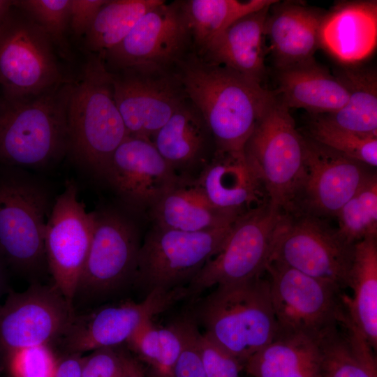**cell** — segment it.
Here are the masks:
<instances>
[{
	"mask_svg": "<svg viewBox=\"0 0 377 377\" xmlns=\"http://www.w3.org/2000/svg\"><path fill=\"white\" fill-rule=\"evenodd\" d=\"M320 377H377L374 350L346 310L319 334Z\"/></svg>",
	"mask_w": 377,
	"mask_h": 377,
	"instance_id": "28",
	"label": "cell"
},
{
	"mask_svg": "<svg viewBox=\"0 0 377 377\" xmlns=\"http://www.w3.org/2000/svg\"><path fill=\"white\" fill-rule=\"evenodd\" d=\"M244 154L269 204L292 214L303 176L302 136L278 96L256 124Z\"/></svg>",
	"mask_w": 377,
	"mask_h": 377,
	"instance_id": "7",
	"label": "cell"
},
{
	"mask_svg": "<svg viewBox=\"0 0 377 377\" xmlns=\"http://www.w3.org/2000/svg\"><path fill=\"white\" fill-rule=\"evenodd\" d=\"M55 198L42 178L0 165V250L8 266L26 277L49 272L44 237Z\"/></svg>",
	"mask_w": 377,
	"mask_h": 377,
	"instance_id": "5",
	"label": "cell"
},
{
	"mask_svg": "<svg viewBox=\"0 0 377 377\" xmlns=\"http://www.w3.org/2000/svg\"><path fill=\"white\" fill-rule=\"evenodd\" d=\"M186 297V287L156 290L138 303L126 302L75 315L59 340L67 353L117 347L126 343L143 323Z\"/></svg>",
	"mask_w": 377,
	"mask_h": 377,
	"instance_id": "18",
	"label": "cell"
},
{
	"mask_svg": "<svg viewBox=\"0 0 377 377\" xmlns=\"http://www.w3.org/2000/svg\"><path fill=\"white\" fill-rule=\"evenodd\" d=\"M13 0H0V22L13 6Z\"/></svg>",
	"mask_w": 377,
	"mask_h": 377,
	"instance_id": "46",
	"label": "cell"
},
{
	"mask_svg": "<svg viewBox=\"0 0 377 377\" xmlns=\"http://www.w3.org/2000/svg\"><path fill=\"white\" fill-rule=\"evenodd\" d=\"M71 82L33 97L0 101V165L44 169L68 154Z\"/></svg>",
	"mask_w": 377,
	"mask_h": 377,
	"instance_id": "3",
	"label": "cell"
},
{
	"mask_svg": "<svg viewBox=\"0 0 377 377\" xmlns=\"http://www.w3.org/2000/svg\"><path fill=\"white\" fill-rule=\"evenodd\" d=\"M348 288L343 302L353 324L374 352L377 349V241L367 237L354 246Z\"/></svg>",
	"mask_w": 377,
	"mask_h": 377,
	"instance_id": "29",
	"label": "cell"
},
{
	"mask_svg": "<svg viewBox=\"0 0 377 377\" xmlns=\"http://www.w3.org/2000/svg\"><path fill=\"white\" fill-rule=\"evenodd\" d=\"M140 360L147 364L152 372L158 373L161 364V346L158 327L152 320L143 323L126 343Z\"/></svg>",
	"mask_w": 377,
	"mask_h": 377,
	"instance_id": "39",
	"label": "cell"
},
{
	"mask_svg": "<svg viewBox=\"0 0 377 377\" xmlns=\"http://www.w3.org/2000/svg\"><path fill=\"white\" fill-rule=\"evenodd\" d=\"M265 272L277 334L319 335L337 323L345 308L339 287L274 260Z\"/></svg>",
	"mask_w": 377,
	"mask_h": 377,
	"instance_id": "11",
	"label": "cell"
},
{
	"mask_svg": "<svg viewBox=\"0 0 377 377\" xmlns=\"http://www.w3.org/2000/svg\"><path fill=\"white\" fill-rule=\"evenodd\" d=\"M154 225L184 232L222 228L238 217L215 207L195 180L179 179L149 212Z\"/></svg>",
	"mask_w": 377,
	"mask_h": 377,
	"instance_id": "26",
	"label": "cell"
},
{
	"mask_svg": "<svg viewBox=\"0 0 377 377\" xmlns=\"http://www.w3.org/2000/svg\"><path fill=\"white\" fill-rule=\"evenodd\" d=\"M123 350L117 347L96 349L82 357V377H120Z\"/></svg>",
	"mask_w": 377,
	"mask_h": 377,
	"instance_id": "40",
	"label": "cell"
},
{
	"mask_svg": "<svg viewBox=\"0 0 377 377\" xmlns=\"http://www.w3.org/2000/svg\"><path fill=\"white\" fill-rule=\"evenodd\" d=\"M190 315L242 365L278 333L269 280L261 276L216 286L198 299Z\"/></svg>",
	"mask_w": 377,
	"mask_h": 377,
	"instance_id": "4",
	"label": "cell"
},
{
	"mask_svg": "<svg viewBox=\"0 0 377 377\" xmlns=\"http://www.w3.org/2000/svg\"><path fill=\"white\" fill-rule=\"evenodd\" d=\"M71 0H13V5L31 17L49 36L60 57L68 62L72 50L69 15Z\"/></svg>",
	"mask_w": 377,
	"mask_h": 377,
	"instance_id": "35",
	"label": "cell"
},
{
	"mask_svg": "<svg viewBox=\"0 0 377 377\" xmlns=\"http://www.w3.org/2000/svg\"><path fill=\"white\" fill-rule=\"evenodd\" d=\"M151 142L177 178L196 180L213 158L212 133L187 99L154 134Z\"/></svg>",
	"mask_w": 377,
	"mask_h": 377,
	"instance_id": "20",
	"label": "cell"
},
{
	"mask_svg": "<svg viewBox=\"0 0 377 377\" xmlns=\"http://www.w3.org/2000/svg\"><path fill=\"white\" fill-rule=\"evenodd\" d=\"M354 246L326 219L302 213L286 214L270 261L279 262L343 290L348 288Z\"/></svg>",
	"mask_w": 377,
	"mask_h": 377,
	"instance_id": "10",
	"label": "cell"
},
{
	"mask_svg": "<svg viewBox=\"0 0 377 377\" xmlns=\"http://www.w3.org/2000/svg\"><path fill=\"white\" fill-rule=\"evenodd\" d=\"M191 51V34L182 1L163 0L144 14L103 60L110 71L133 67L174 69Z\"/></svg>",
	"mask_w": 377,
	"mask_h": 377,
	"instance_id": "13",
	"label": "cell"
},
{
	"mask_svg": "<svg viewBox=\"0 0 377 377\" xmlns=\"http://www.w3.org/2000/svg\"><path fill=\"white\" fill-rule=\"evenodd\" d=\"M94 228L92 212L78 198L72 180L56 196L45 230V251L53 285L73 304L89 253Z\"/></svg>",
	"mask_w": 377,
	"mask_h": 377,
	"instance_id": "16",
	"label": "cell"
},
{
	"mask_svg": "<svg viewBox=\"0 0 377 377\" xmlns=\"http://www.w3.org/2000/svg\"><path fill=\"white\" fill-rule=\"evenodd\" d=\"M101 179L127 211L147 214L179 179L151 140L129 135L114 152Z\"/></svg>",
	"mask_w": 377,
	"mask_h": 377,
	"instance_id": "19",
	"label": "cell"
},
{
	"mask_svg": "<svg viewBox=\"0 0 377 377\" xmlns=\"http://www.w3.org/2000/svg\"><path fill=\"white\" fill-rule=\"evenodd\" d=\"M75 316L73 304L54 285L34 282L24 292L11 291L0 305V353L51 344Z\"/></svg>",
	"mask_w": 377,
	"mask_h": 377,
	"instance_id": "17",
	"label": "cell"
},
{
	"mask_svg": "<svg viewBox=\"0 0 377 377\" xmlns=\"http://www.w3.org/2000/svg\"><path fill=\"white\" fill-rule=\"evenodd\" d=\"M82 356L80 353H67L59 359L53 377H82Z\"/></svg>",
	"mask_w": 377,
	"mask_h": 377,
	"instance_id": "43",
	"label": "cell"
},
{
	"mask_svg": "<svg viewBox=\"0 0 377 377\" xmlns=\"http://www.w3.org/2000/svg\"><path fill=\"white\" fill-rule=\"evenodd\" d=\"M161 346V364L159 375H171L173 366L182 348V340L179 330L175 324L158 327ZM152 372V371H151Z\"/></svg>",
	"mask_w": 377,
	"mask_h": 377,
	"instance_id": "42",
	"label": "cell"
},
{
	"mask_svg": "<svg viewBox=\"0 0 377 377\" xmlns=\"http://www.w3.org/2000/svg\"><path fill=\"white\" fill-rule=\"evenodd\" d=\"M110 73L114 99L129 136L151 141L188 99L175 68L133 67Z\"/></svg>",
	"mask_w": 377,
	"mask_h": 377,
	"instance_id": "15",
	"label": "cell"
},
{
	"mask_svg": "<svg viewBox=\"0 0 377 377\" xmlns=\"http://www.w3.org/2000/svg\"><path fill=\"white\" fill-rule=\"evenodd\" d=\"M271 5L233 22L200 56L262 84L267 72L265 24Z\"/></svg>",
	"mask_w": 377,
	"mask_h": 377,
	"instance_id": "24",
	"label": "cell"
},
{
	"mask_svg": "<svg viewBox=\"0 0 377 377\" xmlns=\"http://www.w3.org/2000/svg\"><path fill=\"white\" fill-rule=\"evenodd\" d=\"M3 355L10 377H53L59 361L51 344L22 348Z\"/></svg>",
	"mask_w": 377,
	"mask_h": 377,
	"instance_id": "36",
	"label": "cell"
},
{
	"mask_svg": "<svg viewBox=\"0 0 377 377\" xmlns=\"http://www.w3.org/2000/svg\"><path fill=\"white\" fill-rule=\"evenodd\" d=\"M286 214L269 202L238 217L219 251L186 287L194 299L209 288L261 276Z\"/></svg>",
	"mask_w": 377,
	"mask_h": 377,
	"instance_id": "8",
	"label": "cell"
},
{
	"mask_svg": "<svg viewBox=\"0 0 377 377\" xmlns=\"http://www.w3.org/2000/svg\"><path fill=\"white\" fill-rule=\"evenodd\" d=\"M107 0H71L70 34L75 40H82L97 13Z\"/></svg>",
	"mask_w": 377,
	"mask_h": 377,
	"instance_id": "41",
	"label": "cell"
},
{
	"mask_svg": "<svg viewBox=\"0 0 377 377\" xmlns=\"http://www.w3.org/2000/svg\"><path fill=\"white\" fill-rule=\"evenodd\" d=\"M320 48L341 65L359 64L376 49L377 1H341L325 11L320 32Z\"/></svg>",
	"mask_w": 377,
	"mask_h": 377,
	"instance_id": "22",
	"label": "cell"
},
{
	"mask_svg": "<svg viewBox=\"0 0 377 377\" xmlns=\"http://www.w3.org/2000/svg\"><path fill=\"white\" fill-rule=\"evenodd\" d=\"M195 181L215 207L237 216L269 202L244 151L216 150Z\"/></svg>",
	"mask_w": 377,
	"mask_h": 377,
	"instance_id": "23",
	"label": "cell"
},
{
	"mask_svg": "<svg viewBox=\"0 0 377 377\" xmlns=\"http://www.w3.org/2000/svg\"><path fill=\"white\" fill-rule=\"evenodd\" d=\"M94 228L76 295L104 296L133 283L141 242L138 228L114 208L92 212Z\"/></svg>",
	"mask_w": 377,
	"mask_h": 377,
	"instance_id": "12",
	"label": "cell"
},
{
	"mask_svg": "<svg viewBox=\"0 0 377 377\" xmlns=\"http://www.w3.org/2000/svg\"><path fill=\"white\" fill-rule=\"evenodd\" d=\"M276 1H182L191 31L193 51L201 55L212 41L233 22Z\"/></svg>",
	"mask_w": 377,
	"mask_h": 377,
	"instance_id": "32",
	"label": "cell"
},
{
	"mask_svg": "<svg viewBox=\"0 0 377 377\" xmlns=\"http://www.w3.org/2000/svg\"><path fill=\"white\" fill-rule=\"evenodd\" d=\"M303 176L292 214L324 219L336 217L343 205L374 174L370 166L346 156L300 131Z\"/></svg>",
	"mask_w": 377,
	"mask_h": 377,
	"instance_id": "14",
	"label": "cell"
},
{
	"mask_svg": "<svg viewBox=\"0 0 377 377\" xmlns=\"http://www.w3.org/2000/svg\"><path fill=\"white\" fill-rule=\"evenodd\" d=\"M320 144L371 168L377 166V135H364L339 127L321 114H311L301 131Z\"/></svg>",
	"mask_w": 377,
	"mask_h": 377,
	"instance_id": "34",
	"label": "cell"
},
{
	"mask_svg": "<svg viewBox=\"0 0 377 377\" xmlns=\"http://www.w3.org/2000/svg\"><path fill=\"white\" fill-rule=\"evenodd\" d=\"M0 101H1V100H0Z\"/></svg>",
	"mask_w": 377,
	"mask_h": 377,
	"instance_id": "48",
	"label": "cell"
},
{
	"mask_svg": "<svg viewBox=\"0 0 377 377\" xmlns=\"http://www.w3.org/2000/svg\"><path fill=\"white\" fill-rule=\"evenodd\" d=\"M120 377H146L142 364L125 350H123V365Z\"/></svg>",
	"mask_w": 377,
	"mask_h": 377,
	"instance_id": "44",
	"label": "cell"
},
{
	"mask_svg": "<svg viewBox=\"0 0 377 377\" xmlns=\"http://www.w3.org/2000/svg\"><path fill=\"white\" fill-rule=\"evenodd\" d=\"M325 10L301 2L276 0L269 10L265 36L276 69L314 59L320 48V27Z\"/></svg>",
	"mask_w": 377,
	"mask_h": 377,
	"instance_id": "21",
	"label": "cell"
},
{
	"mask_svg": "<svg viewBox=\"0 0 377 377\" xmlns=\"http://www.w3.org/2000/svg\"><path fill=\"white\" fill-rule=\"evenodd\" d=\"M199 345L206 377H240L242 364L205 333H200Z\"/></svg>",
	"mask_w": 377,
	"mask_h": 377,
	"instance_id": "38",
	"label": "cell"
},
{
	"mask_svg": "<svg viewBox=\"0 0 377 377\" xmlns=\"http://www.w3.org/2000/svg\"><path fill=\"white\" fill-rule=\"evenodd\" d=\"M8 266L6 260L0 250V295L6 286Z\"/></svg>",
	"mask_w": 377,
	"mask_h": 377,
	"instance_id": "45",
	"label": "cell"
},
{
	"mask_svg": "<svg viewBox=\"0 0 377 377\" xmlns=\"http://www.w3.org/2000/svg\"><path fill=\"white\" fill-rule=\"evenodd\" d=\"M276 93L290 108H301L311 114L335 112L348 98L343 84L327 68L312 59L277 70Z\"/></svg>",
	"mask_w": 377,
	"mask_h": 377,
	"instance_id": "25",
	"label": "cell"
},
{
	"mask_svg": "<svg viewBox=\"0 0 377 377\" xmlns=\"http://www.w3.org/2000/svg\"><path fill=\"white\" fill-rule=\"evenodd\" d=\"M61 59L44 29L13 2L0 22V88L3 99L38 96L71 80Z\"/></svg>",
	"mask_w": 377,
	"mask_h": 377,
	"instance_id": "6",
	"label": "cell"
},
{
	"mask_svg": "<svg viewBox=\"0 0 377 377\" xmlns=\"http://www.w3.org/2000/svg\"><path fill=\"white\" fill-rule=\"evenodd\" d=\"M336 218L337 230L348 243L377 237V175L374 173L343 205Z\"/></svg>",
	"mask_w": 377,
	"mask_h": 377,
	"instance_id": "33",
	"label": "cell"
},
{
	"mask_svg": "<svg viewBox=\"0 0 377 377\" xmlns=\"http://www.w3.org/2000/svg\"><path fill=\"white\" fill-rule=\"evenodd\" d=\"M319 335L277 334L250 357L243 370L253 377H320Z\"/></svg>",
	"mask_w": 377,
	"mask_h": 377,
	"instance_id": "27",
	"label": "cell"
},
{
	"mask_svg": "<svg viewBox=\"0 0 377 377\" xmlns=\"http://www.w3.org/2000/svg\"><path fill=\"white\" fill-rule=\"evenodd\" d=\"M163 0H107L82 38L86 54L103 59L127 36L138 20Z\"/></svg>",
	"mask_w": 377,
	"mask_h": 377,
	"instance_id": "31",
	"label": "cell"
},
{
	"mask_svg": "<svg viewBox=\"0 0 377 377\" xmlns=\"http://www.w3.org/2000/svg\"><path fill=\"white\" fill-rule=\"evenodd\" d=\"M182 348L171 373L172 377H206L201 355L198 325L188 314L175 320Z\"/></svg>",
	"mask_w": 377,
	"mask_h": 377,
	"instance_id": "37",
	"label": "cell"
},
{
	"mask_svg": "<svg viewBox=\"0 0 377 377\" xmlns=\"http://www.w3.org/2000/svg\"><path fill=\"white\" fill-rule=\"evenodd\" d=\"M348 92L345 105L321 114L342 128L364 135H377V73L373 67L341 65L333 73Z\"/></svg>",
	"mask_w": 377,
	"mask_h": 377,
	"instance_id": "30",
	"label": "cell"
},
{
	"mask_svg": "<svg viewBox=\"0 0 377 377\" xmlns=\"http://www.w3.org/2000/svg\"><path fill=\"white\" fill-rule=\"evenodd\" d=\"M67 123V156L101 179L128 133L114 99L111 74L96 55L87 54L78 76L71 80Z\"/></svg>",
	"mask_w": 377,
	"mask_h": 377,
	"instance_id": "2",
	"label": "cell"
},
{
	"mask_svg": "<svg viewBox=\"0 0 377 377\" xmlns=\"http://www.w3.org/2000/svg\"><path fill=\"white\" fill-rule=\"evenodd\" d=\"M151 377H172L171 375H159L151 372Z\"/></svg>",
	"mask_w": 377,
	"mask_h": 377,
	"instance_id": "47",
	"label": "cell"
},
{
	"mask_svg": "<svg viewBox=\"0 0 377 377\" xmlns=\"http://www.w3.org/2000/svg\"><path fill=\"white\" fill-rule=\"evenodd\" d=\"M188 99L206 121L216 151L243 152L256 124L277 95L193 51L175 68Z\"/></svg>",
	"mask_w": 377,
	"mask_h": 377,
	"instance_id": "1",
	"label": "cell"
},
{
	"mask_svg": "<svg viewBox=\"0 0 377 377\" xmlns=\"http://www.w3.org/2000/svg\"><path fill=\"white\" fill-rule=\"evenodd\" d=\"M232 223L200 232L154 225L141 242L133 283L147 294L184 287L219 251Z\"/></svg>",
	"mask_w": 377,
	"mask_h": 377,
	"instance_id": "9",
	"label": "cell"
}]
</instances>
